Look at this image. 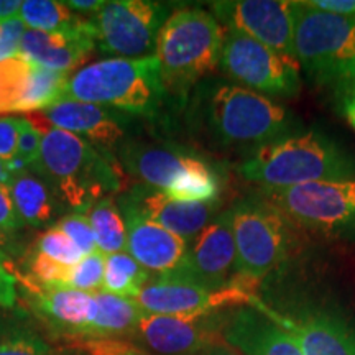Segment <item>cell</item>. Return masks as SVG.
<instances>
[{
  "instance_id": "19",
  "label": "cell",
  "mask_w": 355,
  "mask_h": 355,
  "mask_svg": "<svg viewBox=\"0 0 355 355\" xmlns=\"http://www.w3.org/2000/svg\"><path fill=\"white\" fill-rule=\"evenodd\" d=\"M122 199L146 219L170 230L189 245L206 229V225H209L220 214L219 199L211 202L175 201L163 193L141 184L133 188Z\"/></svg>"
},
{
  "instance_id": "7",
  "label": "cell",
  "mask_w": 355,
  "mask_h": 355,
  "mask_svg": "<svg viewBox=\"0 0 355 355\" xmlns=\"http://www.w3.org/2000/svg\"><path fill=\"white\" fill-rule=\"evenodd\" d=\"M121 163L141 186L175 201L211 202L220 194V178L206 159L175 146L127 141Z\"/></svg>"
},
{
  "instance_id": "27",
  "label": "cell",
  "mask_w": 355,
  "mask_h": 355,
  "mask_svg": "<svg viewBox=\"0 0 355 355\" xmlns=\"http://www.w3.org/2000/svg\"><path fill=\"white\" fill-rule=\"evenodd\" d=\"M150 278L128 252H119L105 257L102 291L133 300Z\"/></svg>"
},
{
  "instance_id": "12",
  "label": "cell",
  "mask_w": 355,
  "mask_h": 355,
  "mask_svg": "<svg viewBox=\"0 0 355 355\" xmlns=\"http://www.w3.org/2000/svg\"><path fill=\"white\" fill-rule=\"evenodd\" d=\"M254 296L239 285L211 291L186 277H152L133 300L145 314L196 316L248 306Z\"/></svg>"
},
{
  "instance_id": "38",
  "label": "cell",
  "mask_w": 355,
  "mask_h": 355,
  "mask_svg": "<svg viewBox=\"0 0 355 355\" xmlns=\"http://www.w3.org/2000/svg\"><path fill=\"white\" fill-rule=\"evenodd\" d=\"M17 278L8 272L0 260V306L10 309L17 303Z\"/></svg>"
},
{
  "instance_id": "16",
  "label": "cell",
  "mask_w": 355,
  "mask_h": 355,
  "mask_svg": "<svg viewBox=\"0 0 355 355\" xmlns=\"http://www.w3.org/2000/svg\"><path fill=\"white\" fill-rule=\"evenodd\" d=\"M69 74L42 68L19 55L0 61V114L43 112L63 101Z\"/></svg>"
},
{
  "instance_id": "13",
  "label": "cell",
  "mask_w": 355,
  "mask_h": 355,
  "mask_svg": "<svg viewBox=\"0 0 355 355\" xmlns=\"http://www.w3.org/2000/svg\"><path fill=\"white\" fill-rule=\"evenodd\" d=\"M227 313L216 311L196 316L144 314L128 340L153 355H199L224 340L222 329Z\"/></svg>"
},
{
  "instance_id": "3",
  "label": "cell",
  "mask_w": 355,
  "mask_h": 355,
  "mask_svg": "<svg viewBox=\"0 0 355 355\" xmlns=\"http://www.w3.org/2000/svg\"><path fill=\"white\" fill-rule=\"evenodd\" d=\"M157 56L109 58L78 69L66 83L63 101L107 105L128 114L155 115L166 97Z\"/></svg>"
},
{
  "instance_id": "37",
  "label": "cell",
  "mask_w": 355,
  "mask_h": 355,
  "mask_svg": "<svg viewBox=\"0 0 355 355\" xmlns=\"http://www.w3.org/2000/svg\"><path fill=\"white\" fill-rule=\"evenodd\" d=\"M21 225H24V222L15 209L8 186L0 184V232H13V230L20 229Z\"/></svg>"
},
{
  "instance_id": "44",
  "label": "cell",
  "mask_w": 355,
  "mask_h": 355,
  "mask_svg": "<svg viewBox=\"0 0 355 355\" xmlns=\"http://www.w3.org/2000/svg\"><path fill=\"white\" fill-rule=\"evenodd\" d=\"M13 173L10 171V168H8V163L2 162L0 159V184H6L8 186V183H10Z\"/></svg>"
},
{
  "instance_id": "14",
  "label": "cell",
  "mask_w": 355,
  "mask_h": 355,
  "mask_svg": "<svg viewBox=\"0 0 355 355\" xmlns=\"http://www.w3.org/2000/svg\"><path fill=\"white\" fill-rule=\"evenodd\" d=\"M211 8L225 32L243 35L282 55L295 58V2L225 0L214 2Z\"/></svg>"
},
{
  "instance_id": "26",
  "label": "cell",
  "mask_w": 355,
  "mask_h": 355,
  "mask_svg": "<svg viewBox=\"0 0 355 355\" xmlns=\"http://www.w3.org/2000/svg\"><path fill=\"white\" fill-rule=\"evenodd\" d=\"M86 216L94 232L97 250L102 255H112L127 252L125 222L119 204L112 198H102L87 206Z\"/></svg>"
},
{
  "instance_id": "43",
  "label": "cell",
  "mask_w": 355,
  "mask_h": 355,
  "mask_svg": "<svg viewBox=\"0 0 355 355\" xmlns=\"http://www.w3.org/2000/svg\"><path fill=\"white\" fill-rule=\"evenodd\" d=\"M199 355H242V354L237 352L234 347H230L225 340H222V343H219V344L211 345L209 349H206Z\"/></svg>"
},
{
  "instance_id": "42",
  "label": "cell",
  "mask_w": 355,
  "mask_h": 355,
  "mask_svg": "<svg viewBox=\"0 0 355 355\" xmlns=\"http://www.w3.org/2000/svg\"><path fill=\"white\" fill-rule=\"evenodd\" d=\"M104 3L102 0H71V2H66V6L79 12H97Z\"/></svg>"
},
{
  "instance_id": "25",
  "label": "cell",
  "mask_w": 355,
  "mask_h": 355,
  "mask_svg": "<svg viewBox=\"0 0 355 355\" xmlns=\"http://www.w3.org/2000/svg\"><path fill=\"white\" fill-rule=\"evenodd\" d=\"M8 191L24 224L38 227L51 220L55 206H53L50 189L40 178L21 171L17 173L8 183Z\"/></svg>"
},
{
  "instance_id": "39",
  "label": "cell",
  "mask_w": 355,
  "mask_h": 355,
  "mask_svg": "<svg viewBox=\"0 0 355 355\" xmlns=\"http://www.w3.org/2000/svg\"><path fill=\"white\" fill-rule=\"evenodd\" d=\"M313 7L355 19V0H308Z\"/></svg>"
},
{
  "instance_id": "45",
  "label": "cell",
  "mask_w": 355,
  "mask_h": 355,
  "mask_svg": "<svg viewBox=\"0 0 355 355\" xmlns=\"http://www.w3.org/2000/svg\"><path fill=\"white\" fill-rule=\"evenodd\" d=\"M7 242H8L7 234H2V232H0V248L6 247V245H7Z\"/></svg>"
},
{
  "instance_id": "1",
  "label": "cell",
  "mask_w": 355,
  "mask_h": 355,
  "mask_svg": "<svg viewBox=\"0 0 355 355\" xmlns=\"http://www.w3.org/2000/svg\"><path fill=\"white\" fill-rule=\"evenodd\" d=\"M260 191L355 176V159L318 132H296L261 145L239 168Z\"/></svg>"
},
{
  "instance_id": "35",
  "label": "cell",
  "mask_w": 355,
  "mask_h": 355,
  "mask_svg": "<svg viewBox=\"0 0 355 355\" xmlns=\"http://www.w3.org/2000/svg\"><path fill=\"white\" fill-rule=\"evenodd\" d=\"M25 25L19 19L0 24V61L19 55Z\"/></svg>"
},
{
  "instance_id": "33",
  "label": "cell",
  "mask_w": 355,
  "mask_h": 355,
  "mask_svg": "<svg viewBox=\"0 0 355 355\" xmlns=\"http://www.w3.org/2000/svg\"><path fill=\"white\" fill-rule=\"evenodd\" d=\"M58 229L68 235L84 255H89L97 250L94 232H92L91 224H89L87 217L84 214L76 212V214H69L63 217V219L60 220V224H58Z\"/></svg>"
},
{
  "instance_id": "4",
  "label": "cell",
  "mask_w": 355,
  "mask_h": 355,
  "mask_svg": "<svg viewBox=\"0 0 355 355\" xmlns=\"http://www.w3.org/2000/svg\"><path fill=\"white\" fill-rule=\"evenodd\" d=\"M293 50L300 68L337 96L355 91V19L295 2Z\"/></svg>"
},
{
  "instance_id": "32",
  "label": "cell",
  "mask_w": 355,
  "mask_h": 355,
  "mask_svg": "<svg viewBox=\"0 0 355 355\" xmlns=\"http://www.w3.org/2000/svg\"><path fill=\"white\" fill-rule=\"evenodd\" d=\"M76 347L87 355H153L128 339H78Z\"/></svg>"
},
{
  "instance_id": "8",
  "label": "cell",
  "mask_w": 355,
  "mask_h": 355,
  "mask_svg": "<svg viewBox=\"0 0 355 355\" xmlns=\"http://www.w3.org/2000/svg\"><path fill=\"white\" fill-rule=\"evenodd\" d=\"M207 117L212 132L229 145H261L298 132L286 107L237 84L222 83L207 97Z\"/></svg>"
},
{
  "instance_id": "41",
  "label": "cell",
  "mask_w": 355,
  "mask_h": 355,
  "mask_svg": "<svg viewBox=\"0 0 355 355\" xmlns=\"http://www.w3.org/2000/svg\"><path fill=\"white\" fill-rule=\"evenodd\" d=\"M339 99H340V109H343L344 117L347 119V122L355 130V91L347 92V94L344 96H339Z\"/></svg>"
},
{
  "instance_id": "31",
  "label": "cell",
  "mask_w": 355,
  "mask_h": 355,
  "mask_svg": "<svg viewBox=\"0 0 355 355\" xmlns=\"http://www.w3.org/2000/svg\"><path fill=\"white\" fill-rule=\"evenodd\" d=\"M43 137V128H38L30 119H20L15 162L21 168L37 165L40 153H42Z\"/></svg>"
},
{
  "instance_id": "22",
  "label": "cell",
  "mask_w": 355,
  "mask_h": 355,
  "mask_svg": "<svg viewBox=\"0 0 355 355\" xmlns=\"http://www.w3.org/2000/svg\"><path fill=\"white\" fill-rule=\"evenodd\" d=\"M40 115L51 127L73 133L94 146H112L123 137L117 115L97 104L61 101Z\"/></svg>"
},
{
  "instance_id": "28",
  "label": "cell",
  "mask_w": 355,
  "mask_h": 355,
  "mask_svg": "<svg viewBox=\"0 0 355 355\" xmlns=\"http://www.w3.org/2000/svg\"><path fill=\"white\" fill-rule=\"evenodd\" d=\"M19 20L28 30L61 32L76 25L79 19L73 15L66 2L56 0H25L21 2Z\"/></svg>"
},
{
  "instance_id": "34",
  "label": "cell",
  "mask_w": 355,
  "mask_h": 355,
  "mask_svg": "<svg viewBox=\"0 0 355 355\" xmlns=\"http://www.w3.org/2000/svg\"><path fill=\"white\" fill-rule=\"evenodd\" d=\"M0 355H51V349L37 336L19 334L0 339Z\"/></svg>"
},
{
  "instance_id": "6",
  "label": "cell",
  "mask_w": 355,
  "mask_h": 355,
  "mask_svg": "<svg viewBox=\"0 0 355 355\" xmlns=\"http://www.w3.org/2000/svg\"><path fill=\"white\" fill-rule=\"evenodd\" d=\"M230 216L237 252L232 285L248 290L290 260L298 227L259 193L235 202Z\"/></svg>"
},
{
  "instance_id": "2",
  "label": "cell",
  "mask_w": 355,
  "mask_h": 355,
  "mask_svg": "<svg viewBox=\"0 0 355 355\" xmlns=\"http://www.w3.org/2000/svg\"><path fill=\"white\" fill-rule=\"evenodd\" d=\"M37 127L43 128L44 137L40 159L33 168L68 206L86 209L107 193L122 189L125 176L117 158L50 123Z\"/></svg>"
},
{
  "instance_id": "20",
  "label": "cell",
  "mask_w": 355,
  "mask_h": 355,
  "mask_svg": "<svg viewBox=\"0 0 355 355\" xmlns=\"http://www.w3.org/2000/svg\"><path fill=\"white\" fill-rule=\"evenodd\" d=\"M94 46L89 20L79 19L76 25L61 32L25 30L19 53L42 68L69 74L87 60Z\"/></svg>"
},
{
  "instance_id": "17",
  "label": "cell",
  "mask_w": 355,
  "mask_h": 355,
  "mask_svg": "<svg viewBox=\"0 0 355 355\" xmlns=\"http://www.w3.org/2000/svg\"><path fill=\"white\" fill-rule=\"evenodd\" d=\"M119 209L127 230V252L150 277H181L186 268L189 243L155 224L121 198Z\"/></svg>"
},
{
  "instance_id": "30",
  "label": "cell",
  "mask_w": 355,
  "mask_h": 355,
  "mask_svg": "<svg viewBox=\"0 0 355 355\" xmlns=\"http://www.w3.org/2000/svg\"><path fill=\"white\" fill-rule=\"evenodd\" d=\"M104 270L105 255H102L99 250L92 252V254L84 257L78 265L73 266L68 288L86 293L101 291L102 282H104Z\"/></svg>"
},
{
  "instance_id": "40",
  "label": "cell",
  "mask_w": 355,
  "mask_h": 355,
  "mask_svg": "<svg viewBox=\"0 0 355 355\" xmlns=\"http://www.w3.org/2000/svg\"><path fill=\"white\" fill-rule=\"evenodd\" d=\"M21 2L19 0H0V24L19 19Z\"/></svg>"
},
{
  "instance_id": "9",
  "label": "cell",
  "mask_w": 355,
  "mask_h": 355,
  "mask_svg": "<svg viewBox=\"0 0 355 355\" xmlns=\"http://www.w3.org/2000/svg\"><path fill=\"white\" fill-rule=\"evenodd\" d=\"M259 194L298 229L322 237L355 239V176Z\"/></svg>"
},
{
  "instance_id": "15",
  "label": "cell",
  "mask_w": 355,
  "mask_h": 355,
  "mask_svg": "<svg viewBox=\"0 0 355 355\" xmlns=\"http://www.w3.org/2000/svg\"><path fill=\"white\" fill-rule=\"evenodd\" d=\"M248 306L272 318L296 340L304 355H355V326L339 313L303 306L282 313L254 296Z\"/></svg>"
},
{
  "instance_id": "24",
  "label": "cell",
  "mask_w": 355,
  "mask_h": 355,
  "mask_svg": "<svg viewBox=\"0 0 355 355\" xmlns=\"http://www.w3.org/2000/svg\"><path fill=\"white\" fill-rule=\"evenodd\" d=\"M97 316L83 339H122L130 337L139 326L144 311L135 300L107 291H96Z\"/></svg>"
},
{
  "instance_id": "36",
  "label": "cell",
  "mask_w": 355,
  "mask_h": 355,
  "mask_svg": "<svg viewBox=\"0 0 355 355\" xmlns=\"http://www.w3.org/2000/svg\"><path fill=\"white\" fill-rule=\"evenodd\" d=\"M20 119H0V159L12 163L17 157V140H19Z\"/></svg>"
},
{
  "instance_id": "18",
  "label": "cell",
  "mask_w": 355,
  "mask_h": 355,
  "mask_svg": "<svg viewBox=\"0 0 355 355\" xmlns=\"http://www.w3.org/2000/svg\"><path fill=\"white\" fill-rule=\"evenodd\" d=\"M235 252L232 216L222 211L189 245L188 261L181 277L193 279L211 291L232 285L235 278Z\"/></svg>"
},
{
  "instance_id": "21",
  "label": "cell",
  "mask_w": 355,
  "mask_h": 355,
  "mask_svg": "<svg viewBox=\"0 0 355 355\" xmlns=\"http://www.w3.org/2000/svg\"><path fill=\"white\" fill-rule=\"evenodd\" d=\"M222 337L242 355H304L290 332L254 306L230 309Z\"/></svg>"
},
{
  "instance_id": "10",
  "label": "cell",
  "mask_w": 355,
  "mask_h": 355,
  "mask_svg": "<svg viewBox=\"0 0 355 355\" xmlns=\"http://www.w3.org/2000/svg\"><path fill=\"white\" fill-rule=\"evenodd\" d=\"M165 3L150 0L105 2L89 20L94 44L105 55L127 60L153 56L159 30L170 17Z\"/></svg>"
},
{
  "instance_id": "29",
  "label": "cell",
  "mask_w": 355,
  "mask_h": 355,
  "mask_svg": "<svg viewBox=\"0 0 355 355\" xmlns=\"http://www.w3.org/2000/svg\"><path fill=\"white\" fill-rule=\"evenodd\" d=\"M35 247H37L38 254L50 257V259L60 261L66 266L78 265L86 257L76 247V243L58 227L50 229L48 232L40 235Z\"/></svg>"
},
{
  "instance_id": "23",
  "label": "cell",
  "mask_w": 355,
  "mask_h": 355,
  "mask_svg": "<svg viewBox=\"0 0 355 355\" xmlns=\"http://www.w3.org/2000/svg\"><path fill=\"white\" fill-rule=\"evenodd\" d=\"M26 288L32 291L37 311L48 322L74 339L87 336L97 316L94 293L73 288Z\"/></svg>"
},
{
  "instance_id": "11",
  "label": "cell",
  "mask_w": 355,
  "mask_h": 355,
  "mask_svg": "<svg viewBox=\"0 0 355 355\" xmlns=\"http://www.w3.org/2000/svg\"><path fill=\"white\" fill-rule=\"evenodd\" d=\"M219 66L234 84L272 99L298 94L301 86L295 58L234 32H225Z\"/></svg>"
},
{
  "instance_id": "5",
  "label": "cell",
  "mask_w": 355,
  "mask_h": 355,
  "mask_svg": "<svg viewBox=\"0 0 355 355\" xmlns=\"http://www.w3.org/2000/svg\"><path fill=\"white\" fill-rule=\"evenodd\" d=\"M225 30L211 12L199 7L175 10L157 38L159 73L166 92L184 94L219 66Z\"/></svg>"
}]
</instances>
